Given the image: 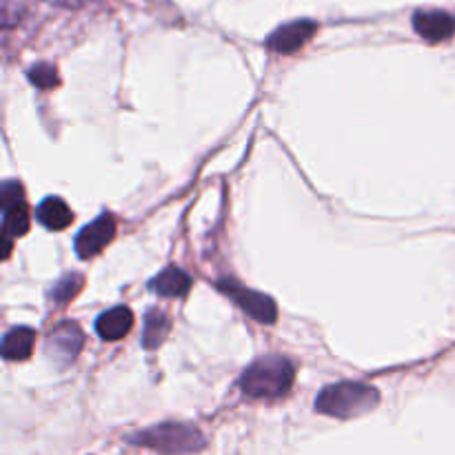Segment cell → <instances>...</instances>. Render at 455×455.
<instances>
[{
	"label": "cell",
	"mask_w": 455,
	"mask_h": 455,
	"mask_svg": "<svg viewBox=\"0 0 455 455\" xmlns=\"http://www.w3.org/2000/svg\"><path fill=\"white\" fill-rule=\"evenodd\" d=\"M413 29L429 43H440L455 34V16L440 9H420L413 13Z\"/></svg>",
	"instance_id": "9"
},
{
	"label": "cell",
	"mask_w": 455,
	"mask_h": 455,
	"mask_svg": "<svg viewBox=\"0 0 455 455\" xmlns=\"http://www.w3.org/2000/svg\"><path fill=\"white\" fill-rule=\"evenodd\" d=\"M116 235V220L111 213H102L96 220L84 225L80 229V234L76 235V253H78L83 260L98 256L107 244L114 240Z\"/></svg>",
	"instance_id": "6"
},
{
	"label": "cell",
	"mask_w": 455,
	"mask_h": 455,
	"mask_svg": "<svg viewBox=\"0 0 455 455\" xmlns=\"http://www.w3.org/2000/svg\"><path fill=\"white\" fill-rule=\"evenodd\" d=\"M133 327V314L127 307H114V309L105 311L98 315L96 320V331L102 340H120L127 336Z\"/></svg>",
	"instance_id": "10"
},
{
	"label": "cell",
	"mask_w": 455,
	"mask_h": 455,
	"mask_svg": "<svg viewBox=\"0 0 455 455\" xmlns=\"http://www.w3.org/2000/svg\"><path fill=\"white\" fill-rule=\"evenodd\" d=\"M318 31V22L314 20H293L280 25L274 34L267 38V47L275 53H296L305 47Z\"/></svg>",
	"instance_id": "7"
},
{
	"label": "cell",
	"mask_w": 455,
	"mask_h": 455,
	"mask_svg": "<svg viewBox=\"0 0 455 455\" xmlns=\"http://www.w3.org/2000/svg\"><path fill=\"white\" fill-rule=\"evenodd\" d=\"M29 80L40 89H53L58 87V83H60V80H58L56 67L49 65V62H38V65L31 67Z\"/></svg>",
	"instance_id": "16"
},
{
	"label": "cell",
	"mask_w": 455,
	"mask_h": 455,
	"mask_svg": "<svg viewBox=\"0 0 455 455\" xmlns=\"http://www.w3.org/2000/svg\"><path fill=\"white\" fill-rule=\"evenodd\" d=\"M83 283L84 278L80 274L62 275V278L53 284L52 300L56 302V305H67V302L74 300V298L78 296V291L83 289Z\"/></svg>",
	"instance_id": "15"
},
{
	"label": "cell",
	"mask_w": 455,
	"mask_h": 455,
	"mask_svg": "<svg viewBox=\"0 0 455 455\" xmlns=\"http://www.w3.org/2000/svg\"><path fill=\"white\" fill-rule=\"evenodd\" d=\"M84 345V333L76 323H60L52 331L47 340V354L56 360L58 364L74 363L76 355L80 354Z\"/></svg>",
	"instance_id": "8"
},
{
	"label": "cell",
	"mask_w": 455,
	"mask_h": 455,
	"mask_svg": "<svg viewBox=\"0 0 455 455\" xmlns=\"http://www.w3.org/2000/svg\"><path fill=\"white\" fill-rule=\"evenodd\" d=\"M169 327H172V323H169L167 314H163V311L158 309L147 311L145 331H142V347L149 351L158 349V347L163 345L164 336L169 333Z\"/></svg>",
	"instance_id": "14"
},
{
	"label": "cell",
	"mask_w": 455,
	"mask_h": 455,
	"mask_svg": "<svg viewBox=\"0 0 455 455\" xmlns=\"http://www.w3.org/2000/svg\"><path fill=\"white\" fill-rule=\"evenodd\" d=\"M296 367L284 355H265L249 364L240 376V389L247 398L275 400L283 398L293 385Z\"/></svg>",
	"instance_id": "1"
},
{
	"label": "cell",
	"mask_w": 455,
	"mask_h": 455,
	"mask_svg": "<svg viewBox=\"0 0 455 455\" xmlns=\"http://www.w3.org/2000/svg\"><path fill=\"white\" fill-rule=\"evenodd\" d=\"M127 440L132 444H138V447L154 449L156 453L163 455L196 453L207 444L204 435L196 427L178 425V422H164V425H156L151 429L138 431V434L129 435Z\"/></svg>",
	"instance_id": "3"
},
{
	"label": "cell",
	"mask_w": 455,
	"mask_h": 455,
	"mask_svg": "<svg viewBox=\"0 0 455 455\" xmlns=\"http://www.w3.org/2000/svg\"><path fill=\"white\" fill-rule=\"evenodd\" d=\"M0 204H3V244L4 256H7L12 238H20L29 231V209L25 204L20 182H4L3 189H0Z\"/></svg>",
	"instance_id": "4"
},
{
	"label": "cell",
	"mask_w": 455,
	"mask_h": 455,
	"mask_svg": "<svg viewBox=\"0 0 455 455\" xmlns=\"http://www.w3.org/2000/svg\"><path fill=\"white\" fill-rule=\"evenodd\" d=\"M36 331L29 327H16L4 336L3 358L4 360H27L34 351Z\"/></svg>",
	"instance_id": "13"
},
{
	"label": "cell",
	"mask_w": 455,
	"mask_h": 455,
	"mask_svg": "<svg viewBox=\"0 0 455 455\" xmlns=\"http://www.w3.org/2000/svg\"><path fill=\"white\" fill-rule=\"evenodd\" d=\"M36 218L43 227H47L49 231H62L74 222V213L67 207L65 200L60 198H47L38 204L36 209Z\"/></svg>",
	"instance_id": "12"
},
{
	"label": "cell",
	"mask_w": 455,
	"mask_h": 455,
	"mask_svg": "<svg viewBox=\"0 0 455 455\" xmlns=\"http://www.w3.org/2000/svg\"><path fill=\"white\" fill-rule=\"evenodd\" d=\"M149 289L163 298H182L191 289V275L178 267H167L149 283Z\"/></svg>",
	"instance_id": "11"
},
{
	"label": "cell",
	"mask_w": 455,
	"mask_h": 455,
	"mask_svg": "<svg viewBox=\"0 0 455 455\" xmlns=\"http://www.w3.org/2000/svg\"><path fill=\"white\" fill-rule=\"evenodd\" d=\"M378 403H380V391L376 387L363 385V382H338L320 391L315 398V411L349 420V418L373 411Z\"/></svg>",
	"instance_id": "2"
},
{
	"label": "cell",
	"mask_w": 455,
	"mask_h": 455,
	"mask_svg": "<svg viewBox=\"0 0 455 455\" xmlns=\"http://www.w3.org/2000/svg\"><path fill=\"white\" fill-rule=\"evenodd\" d=\"M218 289H220L222 293H227L244 314H249L253 320H258V323L271 324L278 318V307H275V302L271 300L269 296H265V293L240 287L235 280H220V283H218Z\"/></svg>",
	"instance_id": "5"
},
{
	"label": "cell",
	"mask_w": 455,
	"mask_h": 455,
	"mask_svg": "<svg viewBox=\"0 0 455 455\" xmlns=\"http://www.w3.org/2000/svg\"><path fill=\"white\" fill-rule=\"evenodd\" d=\"M47 3H53V4H60V7H83V4L92 3V0H47Z\"/></svg>",
	"instance_id": "17"
}]
</instances>
